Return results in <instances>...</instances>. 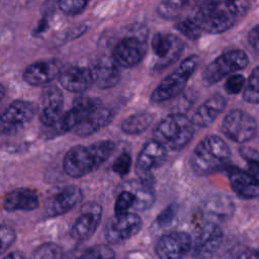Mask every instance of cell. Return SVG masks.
<instances>
[{
  "label": "cell",
  "instance_id": "cell-1",
  "mask_svg": "<svg viewBox=\"0 0 259 259\" xmlns=\"http://www.w3.org/2000/svg\"><path fill=\"white\" fill-rule=\"evenodd\" d=\"M112 141H99L91 145H77L70 148L63 160L65 173L72 178H81L96 170L114 152Z\"/></svg>",
  "mask_w": 259,
  "mask_h": 259
},
{
  "label": "cell",
  "instance_id": "cell-2",
  "mask_svg": "<svg viewBox=\"0 0 259 259\" xmlns=\"http://www.w3.org/2000/svg\"><path fill=\"white\" fill-rule=\"evenodd\" d=\"M231 150L227 142L217 135L204 137L189 156V165L197 176H205L229 166Z\"/></svg>",
  "mask_w": 259,
  "mask_h": 259
},
{
  "label": "cell",
  "instance_id": "cell-3",
  "mask_svg": "<svg viewBox=\"0 0 259 259\" xmlns=\"http://www.w3.org/2000/svg\"><path fill=\"white\" fill-rule=\"evenodd\" d=\"M193 135L194 124L183 113L168 114L153 130L154 140L171 151L185 148L192 140Z\"/></svg>",
  "mask_w": 259,
  "mask_h": 259
},
{
  "label": "cell",
  "instance_id": "cell-4",
  "mask_svg": "<svg viewBox=\"0 0 259 259\" xmlns=\"http://www.w3.org/2000/svg\"><path fill=\"white\" fill-rule=\"evenodd\" d=\"M147 38L148 29L145 25L139 23L130 25L125 35L115 45L112 51V60L118 67L137 66L147 54Z\"/></svg>",
  "mask_w": 259,
  "mask_h": 259
},
{
  "label": "cell",
  "instance_id": "cell-5",
  "mask_svg": "<svg viewBox=\"0 0 259 259\" xmlns=\"http://www.w3.org/2000/svg\"><path fill=\"white\" fill-rule=\"evenodd\" d=\"M199 59L196 55H191L184 59L182 63L172 73L166 76L153 90L150 97L151 101L153 103H162L179 95L195 71Z\"/></svg>",
  "mask_w": 259,
  "mask_h": 259
},
{
  "label": "cell",
  "instance_id": "cell-6",
  "mask_svg": "<svg viewBox=\"0 0 259 259\" xmlns=\"http://www.w3.org/2000/svg\"><path fill=\"white\" fill-rule=\"evenodd\" d=\"M247 54L239 49L228 50L210 62L202 71V83L211 86L227 76H230L247 67Z\"/></svg>",
  "mask_w": 259,
  "mask_h": 259
},
{
  "label": "cell",
  "instance_id": "cell-7",
  "mask_svg": "<svg viewBox=\"0 0 259 259\" xmlns=\"http://www.w3.org/2000/svg\"><path fill=\"white\" fill-rule=\"evenodd\" d=\"M221 130L229 140L245 144L255 138L258 125L256 119L248 112L241 109H233L225 115Z\"/></svg>",
  "mask_w": 259,
  "mask_h": 259
},
{
  "label": "cell",
  "instance_id": "cell-8",
  "mask_svg": "<svg viewBox=\"0 0 259 259\" xmlns=\"http://www.w3.org/2000/svg\"><path fill=\"white\" fill-rule=\"evenodd\" d=\"M99 99L92 97H79L74 100L73 106L59 117V119L52 125L48 126L47 138H55L64 135L68 132L74 131L77 124L94 108L100 105Z\"/></svg>",
  "mask_w": 259,
  "mask_h": 259
},
{
  "label": "cell",
  "instance_id": "cell-9",
  "mask_svg": "<svg viewBox=\"0 0 259 259\" xmlns=\"http://www.w3.org/2000/svg\"><path fill=\"white\" fill-rule=\"evenodd\" d=\"M35 114L34 105L25 100H15L0 114V134L15 135L26 126Z\"/></svg>",
  "mask_w": 259,
  "mask_h": 259
},
{
  "label": "cell",
  "instance_id": "cell-10",
  "mask_svg": "<svg viewBox=\"0 0 259 259\" xmlns=\"http://www.w3.org/2000/svg\"><path fill=\"white\" fill-rule=\"evenodd\" d=\"M224 233L214 222L204 224L192 241L191 254L195 259H209L220 249L223 243Z\"/></svg>",
  "mask_w": 259,
  "mask_h": 259
},
{
  "label": "cell",
  "instance_id": "cell-11",
  "mask_svg": "<svg viewBox=\"0 0 259 259\" xmlns=\"http://www.w3.org/2000/svg\"><path fill=\"white\" fill-rule=\"evenodd\" d=\"M142 227L143 220L135 212L114 215L105 228V239L110 244H120L136 236Z\"/></svg>",
  "mask_w": 259,
  "mask_h": 259
},
{
  "label": "cell",
  "instance_id": "cell-12",
  "mask_svg": "<svg viewBox=\"0 0 259 259\" xmlns=\"http://www.w3.org/2000/svg\"><path fill=\"white\" fill-rule=\"evenodd\" d=\"M167 158V149L156 140L148 141L142 147L135 164L139 179L152 180V171L162 166Z\"/></svg>",
  "mask_w": 259,
  "mask_h": 259
},
{
  "label": "cell",
  "instance_id": "cell-13",
  "mask_svg": "<svg viewBox=\"0 0 259 259\" xmlns=\"http://www.w3.org/2000/svg\"><path fill=\"white\" fill-rule=\"evenodd\" d=\"M152 50L157 57L156 69L160 70L175 63L184 50V42L180 37L171 33H156L151 40Z\"/></svg>",
  "mask_w": 259,
  "mask_h": 259
},
{
  "label": "cell",
  "instance_id": "cell-14",
  "mask_svg": "<svg viewBox=\"0 0 259 259\" xmlns=\"http://www.w3.org/2000/svg\"><path fill=\"white\" fill-rule=\"evenodd\" d=\"M192 19L196 22L202 32L219 34L229 30L234 26L236 20L208 7L198 1L193 10Z\"/></svg>",
  "mask_w": 259,
  "mask_h": 259
},
{
  "label": "cell",
  "instance_id": "cell-15",
  "mask_svg": "<svg viewBox=\"0 0 259 259\" xmlns=\"http://www.w3.org/2000/svg\"><path fill=\"white\" fill-rule=\"evenodd\" d=\"M191 246L192 238L188 233L175 231L158 240L155 252L158 259H182L191 251Z\"/></svg>",
  "mask_w": 259,
  "mask_h": 259
},
{
  "label": "cell",
  "instance_id": "cell-16",
  "mask_svg": "<svg viewBox=\"0 0 259 259\" xmlns=\"http://www.w3.org/2000/svg\"><path fill=\"white\" fill-rule=\"evenodd\" d=\"M102 218V206L89 201L82 205L80 214L73 223L70 235L76 241H85L93 236L97 230Z\"/></svg>",
  "mask_w": 259,
  "mask_h": 259
},
{
  "label": "cell",
  "instance_id": "cell-17",
  "mask_svg": "<svg viewBox=\"0 0 259 259\" xmlns=\"http://www.w3.org/2000/svg\"><path fill=\"white\" fill-rule=\"evenodd\" d=\"M83 198V191L77 185H67L47 199L45 204L49 217H59L69 212Z\"/></svg>",
  "mask_w": 259,
  "mask_h": 259
},
{
  "label": "cell",
  "instance_id": "cell-18",
  "mask_svg": "<svg viewBox=\"0 0 259 259\" xmlns=\"http://www.w3.org/2000/svg\"><path fill=\"white\" fill-rule=\"evenodd\" d=\"M64 97L57 86H47L39 99V120L45 126L54 124L62 115Z\"/></svg>",
  "mask_w": 259,
  "mask_h": 259
},
{
  "label": "cell",
  "instance_id": "cell-19",
  "mask_svg": "<svg viewBox=\"0 0 259 259\" xmlns=\"http://www.w3.org/2000/svg\"><path fill=\"white\" fill-rule=\"evenodd\" d=\"M61 71L62 64L58 60H39L26 67L23 80L31 86H44L59 77Z\"/></svg>",
  "mask_w": 259,
  "mask_h": 259
},
{
  "label": "cell",
  "instance_id": "cell-20",
  "mask_svg": "<svg viewBox=\"0 0 259 259\" xmlns=\"http://www.w3.org/2000/svg\"><path fill=\"white\" fill-rule=\"evenodd\" d=\"M114 112L109 107L98 105L90 111L74 128V133L79 137H88L107 126L113 119Z\"/></svg>",
  "mask_w": 259,
  "mask_h": 259
},
{
  "label": "cell",
  "instance_id": "cell-21",
  "mask_svg": "<svg viewBox=\"0 0 259 259\" xmlns=\"http://www.w3.org/2000/svg\"><path fill=\"white\" fill-rule=\"evenodd\" d=\"M39 206V196L31 188L21 187L8 192L3 199L6 211H31Z\"/></svg>",
  "mask_w": 259,
  "mask_h": 259
},
{
  "label": "cell",
  "instance_id": "cell-22",
  "mask_svg": "<svg viewBox=\"0 0 259 259\" xmlns=\"http://www.w3.org/2000/svg\"><path fill=\"white\" fill-rule=\"evenodd\" d=\"M226 105V98L222 94L215 93L198 106L190 119L192 123L198 127H207L224 111Z\"/></svg>",
  "mask_w": 259,
  "mask_h": 259
},
{
  "label": "cell",
  "instance_id": "cell-23",
  "mask_svg": "<svg viewBox=\"0 0 259 259\" xmlns=\"http://www.w3.org/2000/svg\"><path fill=\"white\" fill-rule=\"evenodd\" d=\"M58 78L63 88L73 93H82L93 85L91 69L86 67H70L61 71Z\"/></svg>",
  "mask_w": 259,
  "mask_h": 259
},
{
  "label": "cell",
  "instance_id": "cell-24",
  "mask_svg": "<svg viewBox=\"0 0 259 259\" xmlns=\"http://www.w3.org/2000/svg\"><path fill=\"white\" fill-rule=\"evenodd\" d=\"M228 177L233 191L240 198L253 199L259 195V183L246 170L228 166Z\"/></svg>",
  "mask_w": 259,
  "mask_h": 259
},
{
  "label": "cell",
  "instance_id": "cell-25",
  "mask_svg": "<svg viewBox=\"0 0 259 259\" xmlns=\"http://www.w3.org/2000/svg\"><path fill=\"white\" fill-rule=\"evenodd\" d=\"M93 84L100 89H109L114 87L119 79L120 73L118 66L112 58H102L91 68Z\"/></svg>",
  "mask_w": 259,
  "mask_h": 259
},
{
  "label": "cell",
  "instance_id": "cell-26",
  "mask_svg": "<svg viewBox=\"0 0 259 259\" xmlns=\"http://www.w3.org/2000/svg\"><path fill=\"white\" fill-rule=\"evenodd\" d=\"M208 7L238 20L251 8L253 0H199Z\"/></svg>",
  "mask_w": 259,
  "mask_h": 259
},
{
  "label": "cell",
  "instance_id": "cell-27",
  "mask_svg": "<svg viewBox=\"0 0 259 259\" xmlns=\"http://www.w3.org/2000/svg\"><path fill=\"white\" fill-rule=\"evenodd\" d=\"M135 195L134 209L146 210L150 208L155 201V194L153 190V180H134L130 181L128 188Z\"/></svg>",
  "mask_w": 259,
  "mask_h": 259
},
{
  "label": "cell",
  "instance_id": "cell-28",
  "mask_svg": "<svg viewBox=\"0 0 259 259\" xmlns=\"http://www.w3.org/2000/svg\"><path fill=\"white\" fill-rule=\"evenodd\" d=\"M154 121V114L148 111L130 115L120 124V130L128 136H137L147 131Z\"/></svg>",
  "mask_w": 259,
  "mask_h": 259
},
{
  "label": "cell",
  "instance_id": "cell-29",
  "mask_svg": "<svg viewBox=\"0 0 259 259\" xmlns=\"http://www.w3.org/2000/svg\"><path fill=\"white\" fill-rule=\"evenodd\" d=\"M193 1L194 0H162L157 7V13L164 19H176L190 8Z\"/></svg>",
  "mask_w": 259,
  "mask_h": 259
},
{
  "label": "cell",
  "instance_id": "cell-30",
  "mask_svg": "<svg viewBox=\"0 0 259 259\" xmlns=\"http://www.w3.org/2000/svg\"><path fill=\"white\" fill-rule=\"evenodd\" d=\"M233 206V202L229 197H215L206 203L205 211L214 221L224 220L226 217H230Z\"/></svg>",
  "mask_w": 259,
  "mask_h": 259
},
{
  "label": "cell",
  "instance_id": "cell-31",
  "mask_svg": "<svg viewBox=\"0 0 259 259\" xmlns=\"http://www.w3.org/2000/svg\"><path fill=\"white\" fill-rule=\"evenodd\" d=\"M243 99L252 104H259V66L253 69L243 89Z\"/></svg>",
  "mask_w": 259,
  "mask_h": 259
},
{
  "label": "cell",
  "instance_id": "cell-32",
  "mask_svg": "<svg viewBox=\"0 0 259 259\" xmlns=\"http://www.w3.org/2000/svg\"><path fill=\"white\" fill-rule=\"evenodd\" d=\"M31 259H63V250L56 243H45L33 251Z\"/></svg>",
  "mask_w": 259,
  "mask_h": 259
},
{
  "label": "cell",
  "instance_id": "cell-33",
  "mask_svg": "<svg viewBox=\"0 0 259 259\" xmlns=\"http://www.w3.org/2000/svg\"><path fill=\"white\" fill-rule=\"evenodd\" d=\"M175 28L182 33L185 37L191 40H196L201 36V29L196 24V22L192 19V17H187L179 20L175 24Z\"/></svg>",
  "mask_w": 259,
  "mask_h": 259
},
{
  "label": "cell",
  "instance_id": "cell-34",
  "mask_svg": "<svg viewBox=\"0 0 259 259\" xmlns=\"http://www.w3.org/2000/svg\"><path fill=\"white\" fill-rule=\"evenodd\" d=\"M135 204V195L134 193L128 189L121 190L114 203V214H123L130 211L131 208L134 207Z\"/></svg>",
  "mask_w": 259,
  "mask_h": 259
},
{
  "label": "cell",
  "instance_id": "cell-35",
  "mask_svg": "<svg viewBox=\"0 0 259 259\" xmlns=\"http://www.w3.org/2000/svg\"><path fill=\"white\" fill-rule=\"evenodd\" d=\"M79 259H115V252L107 245H96L86 250Z\"/></svg>",
  "mask_w": 259,
  "mask_h": 259
},
{
  "label": "cell",
  "instance_id": "cell-36",
  "mask_svg": "<svg viewBox=\"0 0 259 259\" xmlns=\"http://www.w3.org/2000/svg\"><path fill=\"white\" fill-rule=\"evenodd\" d=\"M90 0H58L59 8L67 15H77L88 5Z\"/></svg>",
  "mask_w": 259,
  "mask_h": 259
},
{
  "label": "cell",
  "instance_id": "cell-37",
  "mask_svg": "<svg viewBox=\"0 0 259 259\" xmlns=\"http://www.w3.org/2000/svg\"><path fill=\"white\" fill-rule=\"evenodd\" d=\"M16 241V232L7 225H0V255L5 253Z\"/></svg>",
  "mask_w": 259,
  "mask_h": 259
},
{
  "label": "cell",
  "instance_id": "cell-38",
  "mask_svg": "<svg viewBox=\"0 0 259 259\" xmlns=\"http://www.w3.org/2000/svg\"><path fill=\"white\" fill-rule=\"evenodd\" d=\"M133 160L128 153H121L117 156V158L112 163V170L114 173H116L119 176H125L132 167Z\"/></svg>",
  "mask_w": 259,
  "mask_h": 259
},
{
  "label": "cell",
  "instance_id": "cell-39",
  "mask_svg": "<svg viewBox=\"0 0 259 259\" xmlns=\"http://www.w3.org/2000/svg\"><path fill=\"white\" fill-rule=\"evenodd\" d=\"M246 85V79L241 74L230 75L225 82V90L229 94H238L241 92Z\"/></svg>",
  "mask_w": 259,
  "mask_h": 259
},
{
  "label": "cell",
  "instance_id": "cell-40",
  "mask_svg": "<svg viewBox=\"0 0 259 259\" xmlns=\"http://www.w3.org/2000/svg\"><path fill=\"white\" fill-rule=\"evenodd\" d=\"M248 163V169L246 170L250 176L259 183V158L246 161Z\"/></svg>",
  "mask_w": 259,
  "mask_h": 259
},
{
  "label": "cell",
  "instance_id": "cell-41",
  "mask_svg": "<svg viewBox=\"0 0 259 259\" xmlns=\"http://www.w3.org/2000/svg\"><path fill=\"white\" fill-rule=\"evenodd\" d=\"M248 40L252 49L259 52V24L250 30L248 34Z\"/></svg>",
  "mask_w": 259,
  "mask_h": 259
},
{
  "label": "cell",
  "instance_id": "cell-42",
  "mask_svg": "<svg viewBox=\"0 0 259 259\" xmlns=\"http://www.w3.org/2000/svg\"><path fill=\"white\" fill-rule=\"evenodd\" d=\"M174 218V208L172 206H169L167 208H165L159 215V219H158V222H159V225H162V226H167L170 222L171 219Z\"/></svg>",
  "mask_w": 259,
  "mask_h": 259
},
{
  "label": "cell",
  "instance_id": "cell-43",
  "mask_svg": "<svg viewBox=\"0 0 259 259\" xmlns=\"http://www.w3.org/2000/svg\"><path fill=\"white\" fill-rule=\"evenodd\" d=\"M239 152H240V155L242 156V158L245 161L259 158V152H257L256 150H254L250 147H241L239 149Z\"/></svg>",
  "mask_w": 259,
  "mask_h": 259
},
{
  "label": "cell",
  "instance_id": "cell-44",
  "mask_svg": "<svg viewBox=\"0 0 259 259\" xmlns=\"http://www.w3.org/2000/svg\"><path fill=\"white\" fill-rule=\"evenodd\" d=\"M237 259H259V249H246L238 254Z\"/></svg>",
  "mask_w": 259,
  "mask_h": 259
},
{
  "label": "cell",
  "instance_id": "cell-45",
  "mask_svg": "<svg viewBox=\"0 0 259 259\" xmlns=\"http://www.w3.org/2000/svg\"><path fill=\"white\" fill-rule=\"evenodd\" d=\"M3 259H25V256L21 251H13L3 257Z\"/></svg>",
  "mask_w": 259,
  "mask_h": 259
},
{
  "label": "cell",
  "instance_id": "cell-46",
  "mask_svg": "<svg viewBox=\"0 0 259 259\" xmlns=\"http://www.w3.org/2000/svg\"><path fill=\"white\" fill-rule=\"evenodd\" d=\"M5 93H6V90H5V87L0 83V102L2 101V99L4 98L5 96Z\"/></svg>",
  "mask_w": 259,
  "mask_h": 259
}]
</instances>
